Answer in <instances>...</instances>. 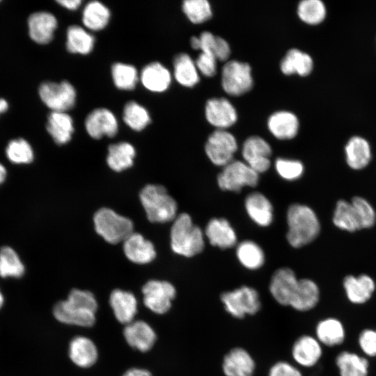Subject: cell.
Returning a JSON list of instances; mask_svg holds the SVG:
<instances>
[{"label":"cell","instance_id":"cell-1","mask_svg":"<svg viewBox=\"0 0 376 376\" xmlns=\"http://www.w3.org/2000/svg\"><path fill=\"white\" fill-rule=\"evenodd\" d=\"M97 308L96 299L91 292L73 289L65 300L54 306L53 314L62 323L89 327L95 324Z\"/></svg>","mask_w":376,"mask_h":376},{"label":"cell","instance_id":"cell-2","mask_svg":"<svg viewBox=\"0 0 376 376\" xmlns=\"http://www.w3.org/2000/svg\"><path fill=\"white\" fill-rule=\"evenodd\" d=\"M286 235L288 243L299 248L313 241L318 235L320 225L315 212L309 207L295 203L288 209Z\"/></svg>","mask_w":376,"mask_h":376},{"label":"cell","instance_id":"cell-3","mask_svg":"<svg viewBox=\"0 0 376 376\" xmlns=\"http://www.w3.org/2000/svg\"><path fill=\"white\" fill-rule=\"evenodd\" d=\"M171 246L175 253L192 257L204 249L203 232L187 213L177 216L171 229Z\"/></svg>","mask_w":376,"mask_h":376},{"label":"cell","instance_id":"cell-4","mask_svg":"<svg viewBox=\"0 0 376 376\" xmlns=\"http://www.w3.org/2000/svg\"><path fill=\"white\" fill-rule=\"evenodd\" d=\"M139 197L150 221L165 223L175 219L176 201L164 187L148 185L141 189Z\"/></svg>","mask_w":376,"mask_h":376},{"label":"cell","instance_id":"cell-5","mask_svg":"<svg viewBox=\"0 0 376 376\" xmlns=\"http://www.w3.org/2000/svg\"><path fill=\"white\" fill-rule=\"evenodd\" d=\"M220 300L226 312L236 319L254 315L261 308L258 292L248 285L222 292Z\"/></svg>","mask_w":376,"mask_h":376},{"label":"cell","instance_id":"cell-6","mask_svg":"<svg viewBox=\"0 0 376 376\" xmlns=\"http://www.w3.org/2000/svg\"><path fill=\"white\" fill-rule=\"evenodd\" d=\"M93 221L96 232L111 244L124 242L133 233L132 221L109 208L97 210Z\"/></svg>","mask_w":376,"mask_h":376},{"label":"cell","instance_id":"cell-7","mask_svg":"<svg viewBox=\"0 0 376 376\" xmlns=\"http://www.w3.org/2000/svg\"><path fill=\"white\" fill-rule=\"evenodd\" d=\"M258 180L259 174L246 162L233 160L219 173L217 184L222 190L239 192L244 187H256Z\"/></svg>","mask_w":376,"mask_h":376},{"label":"cell","instance_id":"cell-8","mask_svg":"<svg viewBox=\"0 0 376 376\" xmlns=\"http://www.w3.org/2000/svg\"><path fill=\"white\" fill-rule=\"evenodd\" d=\"M221 85L224 91L233 96L249 91L253 86L250 65L235 60L227 62L222 69Z\"/></svg>","mask_w":376,"mask_h":376},{"label":"cell","instance_id":"cell-9","mask_svg":"<svg viewBox=\"0 0 376 376\" xmlns=\"http://www.w3.org/2000/svg\"><path fill=\"white\" fill-rule=\"evenodd\" d=\"M38 92L42 101L52 111L65 112L75 105L76 91L68 81L43 82Z\"/></svg>","mask_w":376,"mask_h":376},{"label":"cell","instance_id":"cell-10","mask_svg":"<svg viewBox=\"0 0 376 376\" xmlns=\"http://www.w3.org/2000/svg\"><path fill=\"white\" fill-rule=\"evenodd\" d=\"M237 149L235 136L225 130L214 131L205 146V153L212 163L223 167L233 160Z\"/></svg>","mask_w":376,"mask_h":376},{"label":"cell","instance_id":"cell-11","mask_svg":"<svg viewBox=\"0 0 376 376\" xmlns=\"http://www.w3.org/2000/svg\"><path fill=\"white\" fill-rule=\"evenodd\" d=\"M143 303L153 313L164 314L172 305L176 295L174 285L166 281L151 280L142 288Z\"/></svg>","mask_w":376,"mask_h":376},{"label":"cell","instance_id":"cell-12","mask_svg":"<svg viewBox=\"0 0 376 376\" xmlns=\"http://www.w3.org/2000/svg\"><path fill=\"white\" fill-rule=\"evenodd\" d=\"M242 154L244 162L258 174L265 173L270 167L271 146L260 136L249 137L243 144Z\"/></svg>","mask_w":376,"mask_h":376},{"label":"cell","instance_id":"cell-13","mask_svg":"<svg viewBox=\"0 0 376 376\" xmlns=\"http://www.w3.org/2000/svg\"><path fill=\"white\" fill-rule=\"evenodd\" d=\"M298 281L295 273L290 268L278 269L273 274L269 286L274 301L281 306H289Z\"/></svg>","mask_w":376,"mask_h":376},{"label":"cell","instance_id":"cell-14","mask_svg":"<svg viewBox=\"0 0 376 376\" xmlns=\"http://www.w3.org/2000/svg\"><path fill=\"white\" fill-rule=\"evenodd\" d=\"M256 361L246 349L235 347L224 357L221 369L225 376H253L256 370Z\"/></svg>","mask_w":376,"mask_h":376},{"label":"cell","instance_id":"cell-15","mask_svg":"<svg viewBox=\"0 0 376 376\" xmlns=\"http://www.w3.org/2000/svg\"><path fill=\"white\" fill-rule=\"evenodd\" d=\"M85 127L88 134L95 139H100L103 136L113 137L118 132L116 116L104 108L92 111L86 118Z\"/></svg>","mask_w":376,"mask_h":376},{"label":"cell","instance_id":"cell-16","mask_svg":"<svg viewBox=\"0 0 376 376\" xmlns=\"http://www.w3.org/2000/svg\"><path fill=\"white\" fill-rule=\"evenodd\" d=\"M205 117L209 123L224 130L235 123L237 114L235 107L226 98H212L205 104Z\"/></svg>","mask_w":376,"mask_h":376},{"label":"cell","instance_id":"cell-17","mask_svg":"<svg viewBox=\"0 0 376 376\" xmlns=\"http://www.w3.org/2000/svg\"><path fill=\"white\" fill-rule=\"evenodd\" d=\"M321 343L309 335L299 337L293 343L291 354L294 361L301 366L312 367L322 357Z\"/></svg>","mask_w":376,"mask_h":376},{"label":"cell","instance_id":"cell-18","mask_svg":"<svg viewBox=\"0 0 376 376\" xmlns=\"http://www.w3.org/2000/svg\"><path fill=\"white\" fill-rule=\"evenodd\" d=\"M123 335L130 347L142 352L150 350L157 338L152 328L142 320L133 321L125 325Z\"/></svg>","mask_w":376,"mask_h":376},{"label":"cell","instance_id":"cell-19","mask_svg":"<svg viewBox=\"0 0 376 376\" xmlns=\"http://www.w3.org/2000/svg\"><path fill=\"white\" fill-rule=\"evenodd\" d=\"M57 26L56 17L50 13L40 11L31 14L28 19L29 33L38 44L49 43Z\"/></svg>","mask_w":376,"mask_h":376},{"label":"cell","instance_id":"cell-20","mask_svg":"<svg viewBox=\"0 0 376 376\" xmlns=\"http://www.w3.org/2000/svg\"><path fill=\"white\" fill-rule=\"evenodd\" d=\"M205 235L212 246L221 249L234 246L237 239L235 230L224 218L212 219L205 227Z\"/></svg>","mask_w":376,"mask_h":376},{"label":"cell","instance_id":"cell-21","mask_svg":"<svg viewBox=\"0 0 376 376\" xmlns=\"http://www.w3.org/2000/svg\"><path fill=\"white\" fill-rule=\"evenodd\" d=\"M109 304L119 322L127 325L134 321L137 313V301L132 292L120 289L113 290Z\"/></svg>","mask_w":376,"mask_h":376},{"label":"cell","instance_id":"cell-22","mask_svg":"<svg viewBox=\"0 0 376 376\" xmlns=\"http://www.w3.org/2000/svg\"><path fill=\"white\" fill-rule=\"evenodd\" d=\"M123 251L130 260L138 264L150 263L156 256L152 243L139 233H132L125 240Z\"/></svg>","mask_w":376,"mask_h":376},{"label":"cell","instance_id":"cell-23","mask_svg":"<svg viewBox=\"0 0 376 376\" xmlns=\"http://www.w3.org/2000/svg\"><path fill=\"white\" fill-rule=\"evenodd\" d=\"M246 211L251 219L260 226L270 225L273 220V207L269 199L260 192L247 195L244 201Z\"/></svg>","mask_w":376,"mask_h":376},{"label":"cell","instance_id":"cell-24","mask_svg":"<svg viewBox=\"0 0 376 376\" xmlns=\"http://www.w3.org/2000/svg\"><path fill=\"white\" fill-rule=\"evenodd\" d=\"M320 299L318 285L309 279H299L289 306L295 311L305 312L315 308Z\"/></svg>","mask_w":376,"mask_h":376},{"label":"cell","instance_id":"cell-25","mask_svg":"<svg viewBox=\"0 0 376 376\" xmlns=\"http://www.w3.org/2000/svg\"><path fill=\"white\" fill-rule=\"evenodd\" d=\"M343 287L350 302L361 304L370 299L375 289V284L373 279L368 275H350L344 279Z\"/></svg>","mask_w":376,"mask_h":376},{"label":"cell","instance_id":"cell-26","mask_svg":"<svg viewBox=\"0 0 376 376\" xmlns=\"http://www.w3.org/2000/svg\"><path fill=\"white\" fill-rule=\"evenodd\" d=\"M270 132L280 140L293 139L299 130V120L292 113L281 111L271 115L267 121Z\"/></svg>","mask_w":376,"mask_h":376},{"label":"cell","instance_id":"cell-27","mask_svg":"<svg viewBox=\"0 0 376 376\" xmlns=\"http://www.w3.org/2000/svg\"><path fill=\"white\" fill-rule=\"evenodd\" d=\"M69 357L77 366L88 368L96 362L97 350L91 339L84 336H77L70 343Z\"/></svg>","mask_w":376,"mask_h":376},{"label":"cell","instance_id":"cell-28","mask_svg":"<svg viewBox=\"0 0 376 376\" xmlns=\"http://www.w3.org/2000/svg\"><path fill=\"white\" fill-rule=\"evenodd\" d=\"M141 79L143 85L152 92L166 91L171 81L169 71L158 62L151 63L143 68Z\"/></svg>","mask_w":376,"mask_h":376},{"label":"cell","instance_id":"cell-29","mask_svg":"<svg viewBox=\"0 0 376 376\" xmlns=\"http://www.w3.org/2000/svg\"><path fill=\"white\" fill-rule=\"evenodd\" d=\"M47 130L58 145H63L71 139L74 131L73 121L65 112L52 111L47 123Z\"/></svg>","mask_w":376,"mask_h":376},{"label":"cell","instance_id":"cell-30","mask_svg":"<svg viewBox=\"0 0 376 376\" xmlns=\"http://www.w3.org/2000/svg\"><path fill=\"white\" fill-rule=\"evenodd\" d=\"M280 68L285 75L297 74L305 77L311 72L313 62L309 54L298 49H291L282 59Z\"/></svg>","mask_w":376,"mask_h":376},{"label":"cell","instance_id":"cell-31","mask_svg":"<svg viewBox=\"0 0 376 376\" xmlns=\"http://www.w3.org/2000/svg\"><path fill=\"white\" fill-rule=\"evenodd\" d=\"M346 162L353 169L366 167L371 159V150L368 142L361 136H353L347 143L345 148Z\"/></svg>","mask_w":376,"mask_h":376},{"label":"cell","instance_id":"cell-32","mask_svg":"<svg viewBox=\"0 0 376 376\" xmlns=\"http://www.w3.org/2000/svg\"><path fill=\"white\" fill-rule=\"evenodd\" d=\"M318 340L327 346L340 345L345 339V329L338 319L329 318L320 321L315 327Z\"/></svg>","mask_w":376,"mask_h":376},{"label":"cell","instance_id":"cell-33","mask_svg":"<svg viewBox=\"0 0 376 376\" xmlns=\"http://www.w3.org/2000/svg\"><path fill=\"white\" fill-rule=\"evenodd\" d=\"M340 376H367L368 361L358 354L347 351L340 353L336 359Z\"/></svg>","mask_w":376,"mask_h":376},{"label":"cell","instance_id":"cell-34","mask_svg":"<svg viewBox=\"0 0 376 376\" xmlns=\"http://www.w3.org/2000/svg\"><path fill=\"white\" fill-rule=\"evenodd\" d=\"M108 152L107 162L112 170L119 172L132 166L135 150L130 143L120 142L111 144Z\"/></svg>","mask_w":376,"mask_h":376},{"label":"cell","instance_id":"cell-35","mask_svg":"<svg viewBox=\"0 0 376 376\" xmlns=\"http://www.w3.org/2000/svg\"><path fill=\"white\" fill-rule=\"evenodd\" d=\"M334 225L340 229L353 232L361 229V224L357 210L352 203L345 200L337 202L333 216Z\"/></svg>","mask_w":376,"mask_h":376},{"label":"cell","instance_id":"cell-36","mask_svg":"<svg viewBox=\"0 0 376 376\" xmlns=\"http://www.w3.org/2000/svg\"><path fill=\"white\" fill-rule=\"evenodd\" d=\"M174 75L177 81L186 87H193L199 81L198 69L191 57L181 53L173 60Z\"/></svg>","mask_w":376,"mask_h":376},{"label":"cell","instance_id":"cell-37","mask_svg":"<svg viewBox=\"0 0 376 376\" xmlns=\"http://www.w3.org/2000/svg\"><path fill=\"white\" fill-rule=\"evenodd\" d=\"M236 256L241 265L250 270L258 269L265 263L263 250L251 240L243 241L237 245Z\"/></svg>","mask_w":376,"mask_h":376},{"label":"cell","instance_id":"cell-38","mask_svg":"<svg viewBox=\"0 0 376 376\" xmlns=\"http://www.w3.org/2000/svg\"><path fill=\"white\" fill-rule=\"evenodd\" d=\"M94 45V37L81 26L73 25L67 30L66 47L73 54H87L90 53Z\"/></svg>","mask_w":376,"mask_h":376},{"label":"cell","instance_id":"cell-39","mask_svg":"<svg viewBox=\"0 0 376 376\" xmlns=\"http://www.w3.org/2000/svg\"><path fill=\"white\" fill-rule=\"evenodd\" d=\"M109 10L97 1L89 2L83 10L82 21L86 27L93 31L104 29L109 22Z\"/></svg>","mask_w":376,"mask_h":376},{"label":"cell","instance_id":"cell-40","mask_svg":"<svg viewBox=\"0 0 376 376\" xmlns=\"http://www.w3.org/2000/svg\"><path fill=\"white\" fill-rule=\"evenodd\" d=\"M24 273V266L17 253L9 246L0 249V276L19 278Z\"/></svg>","mask_w":376,"mask_h":376},{"label":"cell","instance_id":"cell-41","mask_svg":"<svg viewBox=\"0 0 376 376\" xmlns=\"http://www.w3.org/2000/svg\"><path fill=\"white\" fill-rule=\"evenodd\" d=\"M124 122L132 130L141 131L150 122L148 111L134 101L127 102L123 109Z\"/></svg>","mask_w":376,"mask_h":376},{"label":"cell","instance_id":"cell-42","mask_svg":"<svg viewBox=\"0 0 376 376\" xmlns=\"http://www.w3.org/2000/svg\"><path fill=\"white\" fill-rule=\"evenodd\" d=\"M326 13V7L320 0H304L297 7L299 17L304 22L311 25L321 23Z\"/></svg>","mask_w":376,"mask_h":376},{"label":"cell","instance_id":"cell-43","mask_svg":"<svg viewBox=\"0 0 376 376\" xmlns=\"http://www.w3.org/2000/svg\"><path fill=\"white\" fill-rule=\"evenodd\" d=\"M115 86L121 90H132L138 81L136 69L131 65L116 63L111 68Z\"/></svg>","mask_w":376,"mask_h":376},{"label":"cell","instance_id":"cell-44","mask_svg":"<svg viewBox=\"0 0 376 376\" xmlns=\"http://www.w3.org/2000/svg\"><path fill=\"white\" fill-rule=\"evenodd\" d=\"M8 159L14 164H29L33 159L31 145L23 139L12 140L6 149Z\"/></svg>","mask_w":376,"mask_h":376},{"label":"cell","instance_id":"cell-45","mask_svg":"<svg viewBox=\"0 0 376 376\" xmlns=\"http://www.w3.org/2000/svg\"><path fill=\"white\" fill-rule=\"evenodd\" d=\"M182 9L188 19L194 24L207 21L212 17L210 3L206 0H186Z\"/></svg>","mask_w":376,"mask_h":376},{"label":"cell","instance_id":"cell-46","mask_svg":"<svg viewBox=\"0 0 376 376\" xmlns=\"http://www.w3.org/2000/svg\"><path fill=\"white\" fill-rule=\"evenodd\" d=\"M277 173L284 180L292 181L299 179L304 173V165L298 160L278 158L275 161Z\"/></svg>","mask_w":376,"mask_h":376},{"label":"cell","instance_id":"cell-47","mask_svg":"<svg viewBox=\"0 0 376 376\" xmlns=\"http://www.w3.org/2000/svg\"><path fill=\"white\" fill-rule=\"evenodd\" d=\"M351 203L357 211L362 228L373 226L375 222L376 214L370 204L359 196L353 198Z\"/></svg>","mask_w":376,"mask_h":376},{"label":"cell","instance_id":"cell-48","mask_svg":"<svg viewBox=\"0 0 376 376\" xmlns=\"http://www.w3.org/2000/svg\"><path fill=\"white\" fill-rule=\"evenodd\" d=\"M195 64L197 69L205 77H212L217 72V59L210 54L201 52Z\"/></svg>","mask_w":376,"mask_h":376},{"label":"cell","instance_id":"cell-49","mask_svg":"<svg viewBox=\"0 0 376 376\" xmlns=\"http://www.w3.org/2000/svg\"><path fill=\"white\" fill-rule=\"evenodd\" d=\"M359 344L366 355L376 357V330H363L359 336Z\"/></svg>","mask_w":376,"mask_h":376},{"label":"cell","instance_id":"cell-50","mask_svg":"<svg viewBox=\"0 0 376 376\" xmlns=\"http://www.w3.org/2000/svg\"><path fill=\"white\" fill-rule=\"evenodd\" d=\"M268 376H302L301 371L285 361L275 362L268 372Z\"/></svg>","mask_w":376,"mask_h":376},{"label":"cell","instance_id":"cell-51","mask_svg":"<svg viewBox=\"0 0 376 376\" xmlns=\"http://www.w3.org/2000/svg\"><path fill=\"white\" fill-rule=\"evenodd\" d=\"M212 54L217 61H226L230 54V48L228 43L224 38L215 36L212 45Z\"/></svg>","mask_w":376,"mask_h":376},{"label":"cell","instance_id":"cell-52","mask_svg":"<svg viewBox=\"0 0 376 376\" xmlns=\"http://www.w3.org/2000/svg\"><path fill=\"white\" fill-rule=\"evenodd\" d=\"M123 376H152V375L146 369L133 368L127 370Z\"/></svg>","mask_w":376,"mask_h":376},{"label":"cell","instance_id":"cell-53","mask_svg":"<svg viewBox=\"0 0 376 376\" xmlns=\"http://www.w3.org/2000/svg\"><path fill=\"white\" fill-rule=\"evenodd\" d=\"M57 2L61 6L65 7L69 10H76L78 8L81 1L80 0H59Z\"/></svg>","mask_w":376,"mask_h":376},{"label":"cell","instance_id":"cell-54","mask_svg":"<svg viewBox=\"0 0 376 376\" xmlns=\"http://www.w3.org/2000/svg\"><path fill=\"white\" fill-rule=\"evenodd\" d=\"M190 45L194 49H200L201 42L199 38L193 36L190 40Z\"/></svg>","mask_w":376,"mask_h":376},{"label":"cell","instance_id":"cell-55","mask_svg":"<svg viewBox=\"0 0 376 376\" xmlns=\"http://www.w3.org/2000/svg\"><path fill=\"white\" fill-rule=\"evenodd\" d=\"M7 175V171L3 165L0 164V185L4 182Z\"/></svg>","mask_w":376,"mask_h":376},{"label":"cell","instance_id":"cell-56","mask_svg":"<svg viewBox=\"0 0 376 376\" xmlns=\"http://www.w3.org/2000/svg\"><path fill=\"white\" fill-rule=\"evenodd\" d=\"M8 108V104L6 100L0 98V113L5 112Z\"/></svg>","mask_w":376,"mask_h":376},{"label":"cell","instance_id":"cell-57","mask_svg":"<svg viewBox=\"0 0 376 376\" xmlns=\"http://www.w3.org/2000/svg\"><path fill=\"white\" fill-rule=\"evenodd\" d=\"M3 296L2 293L0 291V308L3 306Z\"/></svg>","mask_w":376,"mask_h":376}]
</instances>
